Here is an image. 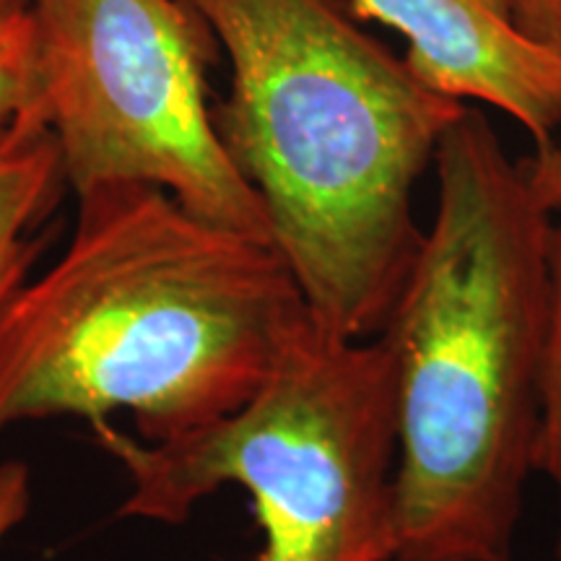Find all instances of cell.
Returning a JSON list of instances; mask_svg holds the SVG:
<instances>
[{"mask_svg":"<svg viewBox=\"0 0 561 561\" xmlns=\"http://www.w3.org/2000/svg\"><path fill=\"white\" fill-rule=\"evenodd\" d=\"M437 210L380 339L396 371V561H512L536 473L549 214L486 115L442 136Z\"/></svg>","mask_w":561,"mask_h":561,"instance_id":"1","label":"cell"},{"mask_svg":"<svg viewBox=\"0 0 561 561\" xmlns=\"http://www.w3.org/2000/svg\"><path fill=\"white\" fill-rule=\"evenodd\" d=\"M307 318L273 244L149 182L96 185L60 261L0 305V432L121 409L144 442L201 430L263 388Z\"/></svg>","mask_w":561,"mask_h":561,"instance_id":"2","label":"cell"},{"mask_svg":"<svg viewBox=\"0 0 561 561\" xmlns=\"http://www.w3.org/2000/svg\"><path fill=\"white\" fill-rule=\"evenodd\" d=\"M229 55L224 149L261 195L312 318L385 331L424 229L413 191L468 104L426 87L351 0H185Z\"/></svg>","mask_w":561,"mask_h":561,"instance_id":"3","label":"cell"},{"mask_svg":"<svg viewBox=\"0 0 561 561\" xmlns=\"http://www.w3.org/2000/svg\"><path fill=\"white\" fill-rule=\"evenodd\" d=\"M96 445L130 476L123 517L182 525L234 483L263 533L257 561H396L398 409L388 343L307 318L248 403L164 442L110 421Z\"/></svg>","mask_w":561,"mask_h":561,"instance_id":"4","label":"cell"},{"mask_svg":"<svg viewBox=\"0 0 561 561\" xmlns=\"http://www.w3.org/2000/svg\"><path fill=\"white\" fill-rule=\"evenodd\" d=\"M39 110L76 195L149 182L198 219L273 244L206 102L214 32L185 0H34Z\"/></svg>","mask_w":561,"mask_h":561,"instance_id":"5","label":"cell"},{"mask_svg":"<svg viewBox=\"0 0 561 561\" xmlns=\"http://www.w3.org/2000/svg\"><path fill=\"white\" fill-rule=\"evenodd\" d=\"M359 16L401 32L426 87L491 104L543 146L561 128V53L530 39L507 0H351Z\"/></svg>","mask_w":561,"mask_h":561,"instance_id":"6","label":"cell"},{"mask_svg":"<svg viewBox=\"0 0 561 561\" xmlns=\"http://www.w3.org/2000/svg\"><path fill=\"white\" fill-rule=\"evenodd\" d=\"M66 172L45 112L26 107L0 123V305L26 278L42 240L37 229L58 206Z\"/></svg>","mask_w":561,"mask_h":561,"instance_id":"7","label":"cell"},{"mask_svg":"<svg viewBox=\"0 0 561 561\" xmlns=\"http://www.w3.org/2000/svg\"><path fill=\"white\" fill-rule=\"evenodd\" d=\"M551 299L541 377V426L536 445V473L551 483L557 500V546L553 561H561V210L551 227Z\"/></svg>","mask_w":561,"mask_h":561,"instance_id":"8","label":"cell"},{"mask_svg":"<svg viewBox=\"0 0 561 561\" xmlns=\"http://www.w3.org/2000/svg\"><path fill=\"white\" fill-rule=\"evenodd\" d=\"M39 107L32 9L0 13V123Z\"/></svg>","mask_w":561,"mask_h":561,"instance_id":"9","label":"cell"},{"mask_svg":"<svg viewBox=\"0 0 561 561\" xmlns=\"http://www.w3.org/2000/svg\"><path fill=\"white\" fill-rule=\"evenodd\" d=\"M520 164L536 201L557 216L561 210V128L543 146H536L530 157L520 159Z\"/></svg>","mask_w":561,"mask_h":561,"instance_id":"10","label":"cell"},{"mask_svg":"<svg viewBox=\"0 0 561 561\" xmlns=\"http://www.w3.org/2000/svg\"><path fill=\"white\" fill-rule=\"evenodd\" d=\"M32 507L30 468L19 460L0 466V543L26 520Z\"/></svg>","mask_w":561,"mask_h":561,"instance_id":"11","label":"cell"},{"mask_svg":"<svg viewBox=\"0 0 561 561\" xmlns=\"http://www.w3.org/2000/svg\"><path fill=\"white\" fill-rule=\"evenodd\" d=\"M507 5L530 39L561 53V0H507Z\"/></svg>","mask_w":561,"mask_h":561,"instance_id":"12","label":"cell"},{"mask_svg":"<svg viewBox=\"0 0 561 561\" xmlns=\"http://www.w3.org/2000/svg\"><path fill=\"white\" fill-rule=\"evenodd\" d=\"M32 3H34V0H0V13L32 9Z\"/></svg>","mask_w":561,"mask_h":561,"instance_id":"13","label":"cell"}]
</instances>
